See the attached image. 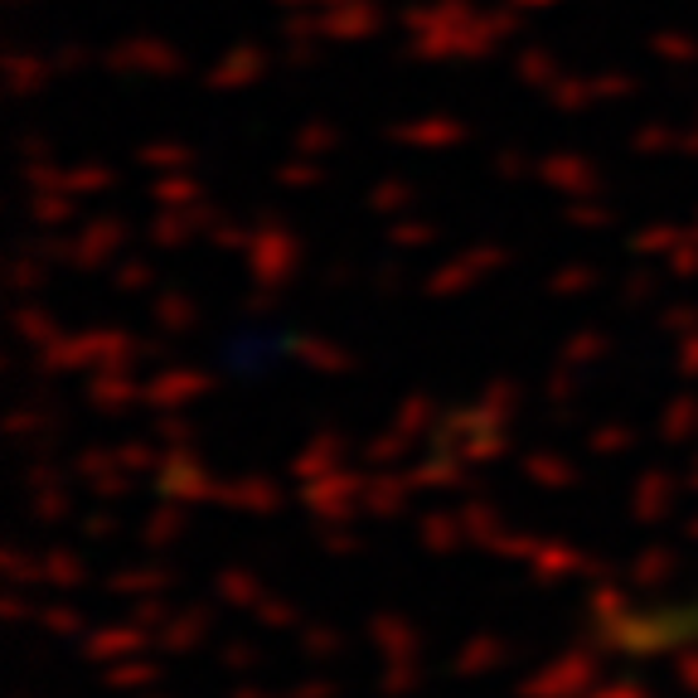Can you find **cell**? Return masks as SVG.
Returning <instances> with one entry per match:
<instances>
[{
	"mask_svg": "<svg viewBox=\"0 0 698 698\" xmlns=\"http://www.w3.org/2000/svg\"><path fill=\"white\" fill-rule=\"evenodd\" d=\"M646 630L650 646H698V601L689 607H665V611H650L636 621Z\"/></svg>",
	"mask_w": 698,
	"mask_h": 698,
	"instance_id": "6da1fadb",
	"label": "cell"
}]
</instances>
